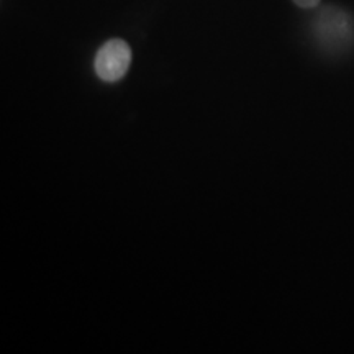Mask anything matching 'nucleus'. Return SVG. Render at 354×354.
<instances>
[{
    "label": "nucleus",
    "instance_id": "obj_1",
    "mask_svg": "<svg viewBox=\"0 0 354 354\" xmlns=\"http://www.w3.org/2000/svg\"><path fill=\"white\" fill-rule=\"evenodd\" d=\"M313 35L323 50L346 51L354 43V19L339 7H325L313 21Z\"/></svg>",
    "mask_w": 354,
    "mask_h": 354
},
{
    "label": "nucleus",
    "instance_id": "obj_2",
    "mask_svg": "<svg viewBox=\"0 0 354 354\" xmlns=\"http://www.w3.org/2000/svg\"><path fill=\"white\" fill-rule=\"evenodd\" d=\"M131 63V50L123 39H110L97 51L95 73L102 81L117 82L125 76Z\"/></svg>",
    "mask_w": 354,
    "mask_h": 354
},
{
    "label": "nucleus",
    "instance_id": "obj_3",
    "mask_svg": "<svg viewBox=\"0 0 354 354\" xmlns=\"http://www.w3.org/2000/svg\"><path fill=\"white\" fill-rule=\"evenodd\" d=\"M322 0H294V3L300 8H313L320 3Z\"/></svg>",
    "mask_w": 354,
    "mask_h": 354
}]
</instances>
